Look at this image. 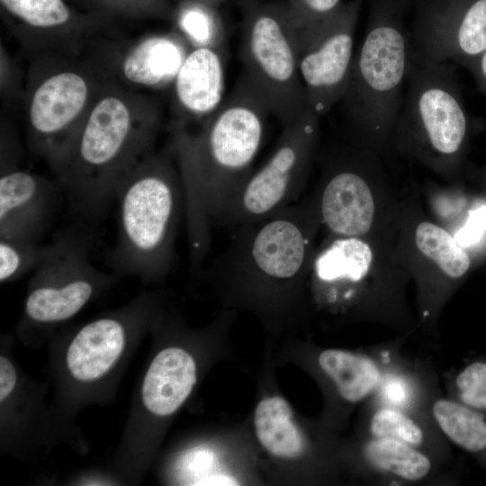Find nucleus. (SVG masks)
<instances>
[{
	"label": "nucleus",
	"instance_id": "obj_25",
	"mask_svg": "<svg viewBox=\"0 0 486 486\" xmlns=\"http://www.w3.org/2000/svg\"><path fill=\"white\" fill-rule=\"evenodd\" d=\"M369 429L372 437L396 439L419 448L426 440L421 425L402 409L382 405L370 418Z\"/></svg>",
	"mask_w": 486,
	"mask_h": 486
},
{
	"label": "nucleus",
	"instance_id": "obj_2",
	"mask_svg": "<svg viewBox=\"0 0 486 486\" xmlns=\"http://www.w3.org/2000/svg\"><path fill=\"white\" fill-rule=\"evenodd\" d=\"M163 122L155 98L105 80L57 178L79 212L103 215L122 179L156 151Z\"/></svg>",
	"mask_w": 486,
	"mask_h": 486
},
{
	"label": "nucleus",
	"instance_id": "obj_4",
	"mask_svg": "<svg viewBox=\"0 0 486 486\" xmlns=\"http://www.w3.org/2000/svg\"><path fill=\"white\" fill-rule=\"evenodd\" d=\"M412 0H369L364 37L355 54L341 112L352 128L381 138L400 111L412 53L406 18Z\"/></svg>",
	"mask_w": 486,
	"mask_h": 486
},
{
	"label": "nucleus",
	"instance_id": "obj_29",
	"mask_svg": "<svg viewBox=\"0 0 486 486\" xmlns=\"http://www.w3.org/2000/svg\"><path fill=\"white\" fill-rule=\"evenodd\" d=\"M342 0H286L285 6L296 31L315 25L336 13Z\"/></svg>",
	"mask_w": 486,
	"mask_h": 486
},
{
	"label": "nucleus",
	"instance_id": "obj_1",
	"mask_svg": "<svg viewBox=\"0 0 486 486\" xmlns=\"http://www.w3.org/2000/svg\"><path fill=\"white\" fill-rule=\"evenodd\" d=\"M272 113L244 71L220 107L193 125L166 130L182 179L192 266H200L211 229L251 175Z\"/></svg>",
	"mask_w": 486,
	"mask_h": 486
},
{
	"label": "nucleus",
	"instance_id": "obj_5",
	"mask_svg": "<svg viewBox=\"0 0 486 486\" xmlns=\"http://www.w3.org/2000/svg\"><path fill=\"white\" fill-rule=\"evenodd\" d=\"M49 62L30 76L25 120L31 149L58 178L106 79L73 61Z\"/></svg>",
	"mask_w": 486,
	"mask_h": 486
},
{
	"label": "nucleus",
	"instance_id": "obj_15",
	"mask_svg": "<svg viewBox=\"0 0 486 486\" xmlns=\"http://www.w3.org/2000/svg\"><path fill=\"white\" fill-rule=\"evenodd\" d=\"M321 221L337 237H360L372 227L374 201L358 171L342 167L332 173L318 202Z\"/></svg>",
	"mask_w": 486,
	"mask_h": 486
},
{
	"label": "nucleus",
	"instance_id": "obj_27",
	"mask_svg": "<svg viewBox=\"0 0 486 486\" xmlns=\"http://www.w3.org/2000/svg\"><path fill=\"white\" fill-rule=\"evenodd\" d=\"M88 13L104 18H171L174 7L169 0H82Z\"/></svg>",
	"mask_w": 486,
	"mask_h": 486
},
{
	"label": "nucleus",
	"instance_id": "obj_32",
	"mask_svg": "<svg viewBox=\"0 0 486 486\" xmlns=\"http://www.w3.org/2000/svg\"><path fill=\"white\" fill-rule=\"evenodd\" d=\"M17 380V374L12 363L4 356L0 357V400L3 401L12 392Z\"/></svg>",
	"mask_w": 486,
	"mask_h": 486
},
{
	"label": "nucleus",
	"instance_id": "obj_14",
	"mask_svg": "<svg viewBox=\"0 0 486 486\" xmlns=\"http://www.w3.org/2000/svg\"><path fill=\"white\" fill-rule=\"evenodd\" d=\"M191 49L175 29L147 35L121 52L112 67L113 80L132 90L172 87Z\"/></svg>",
	"mask_w": 486,
	"mask_h": 486
},
{
	"label": "nucleus",
	"instance_id": "obj_21",
	"mask_svg": "<svg viewBox=\"0 0 486 486\" xmlns=\"http://www.w3.org/2000/svg\"><path fill=\"white\" fill-rule=\"evenodd\" d=\"M431 413L440 431L455 446L471 454H486V413L447 398L436 400Z\"/></svg>",
	"mask_w": 486,
	"mask_h": 486
},
{
	"label": "nucleus",
	"instance_id": "obj_3",
	"mask_svg": "<svg viewBox=\"0 0 486 486\" xmlns=\"http://www.w3.org/2000/svg\"><path fill=\"white\" fill-rule=\"evenodd\" d=\"M117 234L107 256L116 273L155 279L175 265L176 240L184 214V189L167 142L118 185Z\"/></svg>",
	"mask_w": 486,
	"mask_h": 486
},
{
	"label": "nucleus",
	"instance_id": "obj_6",
	"mask_svg": "<svg viewBox=\"0 0 486 486\" xmlns=\"http://www.w3.org/2000/svg\"><path fill=\"white\" fill-rule=\"evenodd\" d=\"M296 38L284 4L243 1L240 55L244 71L283 126L296 122L308 110Z\"/></svg>",
	"mask_w": 486,
	"mask_h": 486
},
{
	"label": "nucleus",
	"instance_id": "obj_17",
	"mask_svg": "<svg viewBox=\"0 0 486 486\" xmlns=\"http://www.w3.org/2000/svg\"><path fill=\"white\" fill-rule=\"evenodd\" d=\"M125 344L121 320L107 317L83 327L67 352V365L74 378L92 382L106 374L120 357Z\"/></svg>",
	"mask_w": 486,
	"mask_h": 486
},
{
	"label": "nucleus",
	"instance_id": "obj_10",
	"mask_svg": "<svg viewBox=\"0 0 486 486\" xmlns=\"http://www.w3.org/2000/svg\"><path fill=\"white\" fill-rule=\"evenodd\" d=\"M410 39L424 59L457 63L486 50V0H412Z\"/></svg>",
	"mask_w": 486,
	"mask_h": 486
},
{
	"label": "nucleus",
	"instance_id": "obj_34",
	"mask_svg": "<svg viewBox=\"0 0 486 486\" xmlns=\"http://www.w3.org/2000/svg\"><path fill=\"white\" fill-rule=\"evenodd\" d=\"M198 485H238L237 482L232 478L225 475L211 476L203 479L197 483Z\"/></svg>",
	"mask_w": 486,
	"mask_h": 486
},
{
	"label": "nucleus",
	"instance_id": "obj_26",
	"mask_svg": "<svg viewBox=\"0 0 486 486\" xmlns=\"http://www.w3.org/2000/svg\"><path fill=\"white\" fill-rule=\"evenodd\" d=\"M47 246L40 243L0 238V281H10L36 269L44 258Z\"/></svg>",
	"mask_w": 486,
	"mask_h": 486
},
{
	"label": "nucleus",
	"instance_id": "obj_9",
	"mask_svg": "<svg viewBox=\"0 0 486 486\" xmlns=\"http://www.w3.org/2000/svg\"><path fill=\"white\" fill-rule=\"evenodd\" d=\"M363 1L343 3L320 22L296 31L298 68L308 109L320 118L339 104L347 88Z\"/></svg>",
	"mask_w": 486,
	"mask_h": 486
},
{
	"label": "nucleus",
	"instance_id": "obj_20",
	"mask_svg": "<svg viewBox=\"0 0 486 486\" xmlns=\"http://www.w3.org/2000/svg\"><path fill=\"white\" fill-rule=\"evenodd\" d=\"M292 418V409L282 397L266 398L256 406L254 417L256 435L270 454L294 458L302 453L303 440Z\"/></svg>",
	"mask_w": 486,
	"mask_h": 486
},
{
	"label": "nucleus",
	"instance_id": "obj_24",
	"mask_svg": "<svg viewBox=\"0 0 486 486\" xmlns=\"http://www.w3.org/2000/svg\"><path fill=\"white\" fill-rule=\"evenodd\" d=\"M418 250L451 278H460L471 266L468 254L447 230L428 222H420L415 232Z\"/></svg>",
	"mask_w": 486,
	"mask_h": 486
},
{
	"label": "nucleus",
	"instance_id": "obj_35",
	"mask_svg": "<svg viewBox=\"0 0 486 486\" xmlns=\"http://www.w3.org/2000/svg\"><path fill=\"white\" fill-rule=\"evenodd\" d=\"M176 3L181 2H195V3H201L204 4H208L211 6H214L219 8L220 5L225 1V0H176Z\"/></svg>",
	"mask_w": 486,
	"mask_h": 486
},
{
	"label": "nucleus",
	"instance_id": "obj_16",
	"mask_svg": "<svg viewBox=\"0 0 486 486\" xmlns=\"http://www.w3.org/2000/svg\"><path fill=\"white\" fill-rule=\"evenodd\" d=\"M196 382L193 357L179 347L160 351L151 362L141 388L145 407L160 417L171 415L184 402Z\"/></svg>",
	"mask_w": 486,
	"mask_h": 486
},
{
	"label": "nucleus",
	"instance_id": "obj_33",
	"mask_svg": "<svg viewBox=\"0 0 486 486\" xmlns=\"http://www.w3.org/2000/svg\"><path fill=\"white\" fill-rule=\"evenodd\" d=\"M459 65L472 73L480 90L486 94V50L473 58L461 62Z\"/></svg>",
	"mask_w": 486,
	"mask_h": 486
},
{
	"label": "nucleus",
	"instance_id": "obj_12",
	"mask_svg": "<svg viewBox=\"0 0 486 486\" xmlns=\"http://www.w3.org/2000/svg\"><path fill=\"white\" fill-rule=\"evenodd\" d=\"M58 185L27 170L2 167L0 238L39 243L53 214Z\"/></svg>",
	"mask_w": 486,
	"mask_h": 486
},
{
	"label": "nucleus",
	"instance_id": "obj_19",
	"mask_svg": "<svg viewBox=\"0 0 486 486\" xmlns=\"http://www.w3.org/2000/svg\"><path fill=\"white\" fill-rule=\"evenodd\" d=\"M318 362L341 398L349 403L360 402L373 394L384 377L379 364L362 354L326 349L319 355Z\"/></svg>",
	"mask_w": 486,
	"mask_h": 486
},
{
	"label": "nucleus",
	"instance_id": "obj_30",
	"mask_svg": "<svg viewBox=\"0 0 486 486\" xmlns=\"http://www.w3.org/2000/svg\"><path fill=\"white\" fill-rule=\"evenodd\" d=\"M486 230V206H482L471 212L466 224L457 233L458 243L471 246L477 243Z\"/></svg>",
	"mask_w": 486,
	"mask_h": 486
},
{
	"label": "nucleus",
	"instance_id": "obj_18",
	"mask_svg": "<svg viewBox=\"0 0 486 486\" xmlns=\"http://www.w3.org/2000/svg\"><path fill=\"white\" fill-rule=\"evenodd\" d=\"M372 262V248L360 237H337L313 257L311 268L315 282L329 290L360 283Z\"/></svg>",
	"mask_w": 486,
	"mask_h": 486
},
{
	"label": "nucleus",
	"instance_id": "obj_31",
	"mask_svg": "<svg viewBox=\"0 0 486 486\" xmlns=\"http://www.w3.org/2000/svg\"><path fill=\"white\" fill-rule=\"evenodd\" d=\"M385 405L402 409V405L407 403L410 396L408 385L399 379L383 377L378 388Z\"/></svg>",
	"mask_w": 486,
	"mask_h": 486
},
{
	"label": "nucleus",
	"instance_id": "obj_11",
	"mask_svg": "<svg viewBox=\"0 0 486 486\" xmlns=\"http://www.w3.org/2000/svg\"><path fill=\"white\" fill-rule=\"evenodd\" d=\"M0 5L15 34L29 43L40 44L39 49L44 50L73 51L108 21L78 12L66 0H0Z\"/></svg>",
	"mask_w": 486,
	"mask_h": 486
},
{
	"label": "nucleus",
	"instance_id": "obj_28",
	"mask_svg": "<svg viewBox=\"0 0 486 486\" xmlns=\"http://www.w3.org/2000/svg\"><path fill=\"white\" fill-rule=\"evenodd\" d=\"M454 388L457 400L486 413V361H474L456 375Z\"/></svg>",
	"mask_w": 486,
	"mask_h": 486
},
{
	"label": "nucleus",
	"instance_id": "obj_22",
	"mask_svg": "<svg viewBox=\"0 0 486 486\" xmlns=\"http://www.w3.org/2000/svg\"><path fill=\"white\" fill-rule=\"evenodd\" d=\"M363 452L372 468L402 481L419 482L432 470V461L426 453L396 439L372 437Z\"/></svg>",
	"mask_w": 486,
	"mask_h": 486
},
{
	"label": "nucleus",
	"instance_id": "obj_7",
	"mask_svg": "<svg viewBox=\"0 0 486 486\" xmlns=\"http://www.w3.org/2000/svg\"><path fill=\"white\" fill-rule=\"evenodd\" d=\"M469 119L452 63L424 59L412 49L394 130L419 150L454 160L466 142Z\"/></svg>",
	"mask_w": 486,
	"mask_h": 486
},
{
	"label": "nucleus",
	"instance_id": "obj_8",
	"mask_svg": "<svg viewBox=\"0 0 486 486\" xmlns=\"http://www.w3.org/2000/svg\"><path fill=\"white\" fill-rule=\"evenodd\" d=\"M320 117L309 109L284 126L266 162L228 202L217 225L238 227L270 218L296 202L314 155Z\"/></svg>",
	"mask_w": 486,
	"mask_h": 486
},
{
	"label": "nucleus",
	"instance_id": "obj_23",
	"mask_svg": "<svg viewBox=\"0 0 486 486\" xmlns=\"http://www.w3.org/2000/svg\"><path fill=\"white\" fill-rule=\"evenodd\" d=\"M171 19L191 48L226 46V31L219 8L195 2L176 3Z\"/></svg>",
	"mask_w": 486,
	"mask_h": 486
},
{
	"label": "nucleus",
	"instance_id": "obj_13",
	"mask_svg": "<svg viewBox=\"0 0 486 486\" xmlns=\"http://www.w3.org/2000/svg\"><path fill=\"white\" fill-rule=\"evenodd\" d=\"M226 46L192 48L172 86L170 122L196 124L222 104L225 96Z\"/></svg>",
	"mask_w": 486,
	"mask_h": 486
}]
</instances>
